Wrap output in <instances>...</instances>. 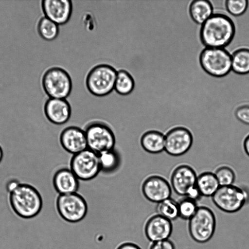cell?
<instances>
[{"label":"cell","mask_w":249,"mask_h":249,"mask_svg":"<svg viewBox=\"0 0 249 249\" xmlns=\"http://www.w3.org/2000/svg\"><path fill=\"white\" fill-rule=\"evenodd\" d=\"M235 34V26L228 16L215 14L202 25L200 37L206 48H222L228 45Z\"/></svg>","instance_id":"cell-1"},{"label":"cell","mask_w":249,"mask_h":249,"mask_svg":"<svg viewBox=\"0 0 249 249\" xmlns=\"http://www.w3.org/2000/svg\"><path fill=\"white\" fill-rule=\"evenodd\" d=\"M9 194L12 208L21 217H33L41 210L43 205L42 196L32 185L21 183Z\"/></svg>","instance_id":"cell-2"},{"label":"cell","mask_w":249,"mask_h":249,"mask_svg":"<svg viewBox=\"0 0 249 249\" xmlns=\"http://www.w3.org/2000/svg\"><path fill=\"white\" fill-rule=\"evenodd\" d=\"M212 199L213 204L221 211L234 213L249 203V193L246 189L234 185L220 186Z\"/></svg>","instance_id":"cell-3"},{"label":"cell","mask_w":249,"mask_h":249,"mask_svg":"<svg viewBox=\"0 0 249 249\" xmlns=\"http://www.w3.org/2000/svg\"><path fill=\"white\" fill-rule=\"evenodd\" d=\"M216 227L213 212L206 206H200L189 220L188 231L191 238L198 243L208 242L213 236Z\"/></svg>","instance_id":"cell-4"},{"label":"cell","mask_w":249,"mask_h":249,"mask_svg":"<svg viewBox=\"0 0 249 249\" xmlns=\"http://www.w3.org/2000/svg\"><path fill=\"white\" fill-rule=\"evenodd\" d=\"M199 62L204 71L214 77H223L231 71V55L224 48H206Z\"/></svg>","instance_id":"cell-5"},{"label":"cell","mask_w":249,"mask_h":249,"mask_svg":"<svg viewBox=\"0 0 249 249\" xmlns=\"http://www.w3.org/2000/svg\"><path fill=\"white\" fill-rule=\"evenodd\" d=\"M197 176L194 169L187 164L179 165L171 175L172 189L178 195L196 201L202 196L196 187Z\"/></svg>","instance_id":"cell-6"},{"label":"cell","mask_w":249,"mask_h":249,"mask_svg":"<svg viewBox=\"0 0 249 249\" xmlns=\"http://www.w3.org/2000/svg\"><path fill=\"white\" fill-rule=\"evenodd\" d=\"M117 73V70L108 65L100 64L94 67L87 77L88 89L95 96L108 94L114 89Z\"/></svg>","instance_id":"cell-7"},{"label":"cell","mask_w":249,"mask_h":249,"mask_svg":"<svg viewBox=\"0 0 249 249\" xmlns=\"http://www.w3.org/2000/svg\"><path fill=\"white\" fill-rule=\"evenodd\" d=\"M42 84L44 90L50 98L65 99L72 88L69 73L63 69L56 66L45 72Z\"/></svg>","instance_id":"cell-8"},{"label":"cell","mask_w":249,"mask_h":249,"mask_svg":"<svg viewBox=\"0 0 249 249\" xmlns=\"http://www.w3.org/2000/svg\"><path fill=\"white\" fill-rule=\"evenodd\" d=\"M56 208L60 217L70 223L83 220L88 212L85 198L77 193L59 195L55 201Z\"/></svg>","instance_id":"cell-9"},{"label":"cell","mask_w":249,"mask_h":249,"mask_svg":"<svg viewBox=\"0 0 249 249\" xmlns=\"http://www.w3.org/2000/svg\"><path fill=\"white\" fill-rule=\"evenodd\" d=\"M88 148L99 154L114 149L116 139L111 129L101 122L89 124L85 130Z\"/></svg>","instance_id":"cell-10"},{"label":"cell","mask_w":249,"mask_h":249,"mask_svg":"<svg viewBox=\"0 0 249 249\" xmlns=\"http://www.w3.org/2000/svg\"><path fill=\"white\" fill-rule=\"evenodd\" d=\"M70 165V169L80 180H90L101 171L98 154L89 148L73 155Z\"/></svg>","instance_id":"cell-11"},{"label":"cell","mask_w":249,"mask_h":249,"mask_svg":"<svg viewBox=\"0 0 249 249\" xmlns=\"http://www.w3.org/2000/svg\"><path fill=\"white\" fill-rule=\"evenodd\" d=\"M193 143L191 131L183 126H176L165 134L164 151L172 156H180L187 152Z\"/></svg>","instance_id":"cell-12"},{"label":"cell","mask_w":249,"mask_h":249,"mask_svg":"<svg viewBox=\"0 0 249 249\" xmlns=\"http://www.w3.org/2000/svg\"><path fill=\"white\" fill-rule=\"evenodd\" d=\"M143 195L148 201L159 203L170 198L172 187L169 182L159 175H151L147 177L142 185Z\"/></svg>","instance_id":"cell-13"},{"label":"cell","mask_w":249,"mask_h":249,"mask_svg":"<svg viewBox=\"0 0 249 249\" xmlns=\"http://www.w3.org/2000/svg\"><path fill=\"white\" fill-rule=\"evenodd\" d=\"M59 141L62 148L73 155L88 148L85 130L77 126L66 127L60 134Z\"/></svg>","instance_id":"cell-14"},{"label":"cell","mask_w":249,"mask_h":249,"mask_svg":"<svg viewBox=\"0 0 249 249\" xmlns=\"http://www.w3.org/2000/svg\"><path fill=\"white\" fill-rule=\"evenodd\" d=\"M147 239L155 242L169 239L173 231L172 221L157 213L150 217L144 226Z\"/></svg>","instance_id":"cell-15"},{"label":"cell","mask_w":249,"mask_h":249,"mask_svg":"<svg viewBox=\"0 0 249 249\" xmlns=\"http://www.w3.org/2000/svg\"><path fill=\"white\" fill-rule=\"evenodd\" d=\"M42 7L45 17L58 25L69 21L72 10L71 0H44Z\"/></svg>","instance_id":"cell-16"},{"label":"cell","mask_w":249,"mask_h":249,"mask_svg":"<svg viewBox=\"0 0 249 249\" xmlns=\"http://www.w3.org/2000/svg\"><path fill=\"white\" fill-rule=\"evenodd\" d=\"M44 113L50 122L56 125H62L69 120L71 107L66 99L49 98L44 106Z\"/></svg>","instance_id":"cell-17"},{"label":"cell","mask_w":249,"mask_h":249,"mask_svg":"<svg viewBox=\"0 0 249 249\" xmlns=\"http://www.w3.org/2000/svg\"><path fill=\"white\" fill-rule=\"evenodd\" d=\"M53 187L59 195L77 193L79 187V180L70 168H62L53 177Z\"/></svg>","instance_id":"cell-18"},{"label":"cell","mask_w":249,"mask_h":249,"mask_svg":"<svg viewBox=\"0 0 249 249\" xmlns=\"http://www.w3.org/2000/svg\"><path fill=\"white\" fill-rule=\"evenodd\" d=\"M140 143L143 149L149 153H160L164 151L165 135L158 130H148L141 136Z\"/></svg>","instance_id":"cell-19"},{"label":"cell","mask_w":249,"mask_h":249,"mask_svg":"<svg viewBox=\"0 0 249 249\" xmlns=\"http://www.w3.org/2000/svg\"><path fill=\"white\" fill-rule=\"evenodd\" d=\"M189 12L195 23L202 25L213 15V7L209 0H195L190 4Z\"/></svg>","instance_id":"cell-20"},{"label":"cell","mask_w":249,"mask_h":249,"mask_svg":"<svg viewBox=\"0 0 249 249\" xmlns=\"http://www.w3.org/2000/svg\"><path fill=\"white\" fill-rule=\"evenodd\" d=\"M196 187L201 196L212 197L220 187L214 174L205 172L197 177Z\"/></svg>","instance_id":"cell-21"},{"label":"cell","mask_w":249,"mask_h":249,"mask_svg":"<svg viewBox=\"0 0 249 249\" xmlns=\"http://www.w3.org/2000/svg\"><path fill=\"white\" fill-rule=\"evenodd\" d=\"M231 70L239 74L249 73V49H240L231 54Z\"/></svg>","instance_id":"cell-22"},{"label":"cell","mask_w":249,"mask_h":249,"mask_svg":"<svg viewBox=\"0 0 249 249\" xmlns=\"http://www.w3.org/2000/svg\"><path fill=\"white\" fill-rule=\"evenodd\" d=\"M98 155L101 170L103 173H111L118 167L120 159L115 149L104 151Z\"/></svg>","instance_id":"cell-23"},{"label":"cell","mask_w":249,"mask_h":249,"mask_svg":"<svg viewBox=\"0 0 249 249\" xmlns=\"http://www.w3.org/2000/svg\"><path fill=\"white\" fill-rule=\"evenodd\" d=\"M117 71L114 89L121 95H128L134 89V79L132 76L126 71L120 70Z\"/></svg>","instance_id":"cell-24"},{"label":"cell","mask_w":249,"mask_h":249,"mask_svg":"<svg viewBox=\"0 0 249 249\" xmlns=\"http://www.w3.org/2000/svg\"><path fill=\"white\" fill-rule=\"evenodd\" d=\"M157 213L170 220H174L179 217L178 202L169 198L157 204Z\"/></svg>","instance_id":"cell-25"},{"label":"cell","mask_w":249,"mask_h":249,"mask_svg":"<svg viewBox=\"0 0 249 249\" xmlns=\"http://www.w3.org/2000/svg\"><path fill=\"white\" fill-rule=\"evenodd\" d=\"M37 28L40 36L48 41L54 40L58 35V25L46 17L40 19Z\"/></svg>","instance_id":"cell-26"},{"label":"cell","mask_w":249,"mask_h":249,"mask_svg":"<svg viewBox=\"0 0 249 249\" xmlns=\"http://www.w3.org/2000/svg\"><path fill=\"white\" fill-rule=\"evenodd\" d=\"M198 207L196 200L184 197L178 202L179 217L189 220L195 214Z\"/></svg>","instance_id":"cell-27"},{"label":"cell","mask_w":249,"mask_h":249,"mask_svg":"<svg viewBox=\"0 0 249 249\" xmlns=\"http://www.w3.org/2000/svg\"><path fill=\"white\" fill-rule=\"evenodd\" d=\"M220 186L233 185L235 174L233 170L227 165L218 167L214 173Z\"/></svg>","instance_id":"cell-28"},{"label":"cell","mask_w":249,"mask_h":249,"mask_svg":"<svg viewBox=\"0 0 249 249\" xmlns=\"http://www.w3.org/2000/svg\"><path fill=\"white\" fill-rule=\"evenodd\" d=\"M226 7L229 13L234 16L243 14L247 9L249 1L247 0H228L226 1Z\"/></svg>","instance_id":"cell-29"},{"label":"cell","mask_w":249,"mask_h":249,"mask_svg":"<svg viewBox=\"0 0 249 249\" xmlns=\"http://www.w3.org/2000/svg\"><path fill=\"white\" fill-rule=\"evenodd\" d=\"M235 116L241 123L249 125V105L238 107L235 111Z\"/></svg>","instance_id":"cell-30"},{"label":"cell","mask_w":249,"mask_h":249,"mask_svg":"<svg viewBox=\"0 0 249 249\" xmlns=\"http://www.w3.org/2000/svg\"><path fill=\"white\" fill-rule=\"evenodd\" d=\"M149 249H175L174 243L169 239L153 242Z\"/></svg>","instance_id":"cell-31"},{"label":"cell","mask_w":249,"mask_h":249,"mask_svg":"<svg viewBox=\"0 0 249 249\" xmlns=\"http://www.w3.org/2000/svg\"><path fill=\"white\" fill-rule=\"evenodd\" d=\"M21 183L15 178L10 179L6 184V189L7 193L10 194L15 189H16Z\"/></svg>","instance_id":"cell-32"},{"label":"cell","mask_w":249,"mask_h":249,"mask_svg":"<svg viewBox=\"0 0 249 249\" xmlns=\"http://www.w3.org/2000/svg\"><path fill=\"white\" fill-rule=\"evenodd\" d=\"M116 249H142L138 245L132 242H124L120 244Z\"/></svg>","instance_id":"cell-33"},{"label":"cell","mask_w":249,"mask_h":249,"mask_svg":"<svg viewBox=\"0 0 249 249\" xmlns=\"http://www.w3.org/2000/svg\"><path fill=\"white\" fill-rule=\"evenodd\" d=\"M243 147L245 153L249 157V135L246 137L244 141Z\"/></svg>","instance_id":"cell-34"},{"label":"cell","mask_w":249,"mask_h":249,"mask_svg":"<svg viewBox=\"0 0 249 249\" xmlns=\"http://www.w3.org/2000/svg\"><path fill=\"white\" fill-rule=\"evenodd\" d=\"M3 156V150H2V147H1V146L0 145V163L2 160Z\"/></svg>","instance_id":"cell-35"}]
</instances>
